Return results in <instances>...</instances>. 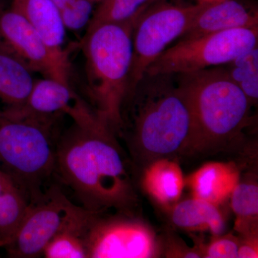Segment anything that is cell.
I'll return each instance as SVG.
<instances>
[{
	"label": "cell",
	"instance_id": "cell-1",
	"mask_svg": "<svg viewBox=\"0 0 258 258\" xmlns=\"http://www.w3.org/2000/svg\"><path fill=\"white\" fill-rule=\"evenodd\" d=\"M137 171L106 125L87 128L75 124L56 146L54 173L88 211L135 214L139 201Z\"/></svg>",
	"mask_w": 258,
	"mask_h": 258
},
{
	"label": "cell",
	"instance_id": "cell-2",
	"mask_svg": "<svg viewBox=\"0 0 258 258\" xmlns=\"http://www.w3.org/2000/svg\"><path fill=\"white\" fill-rule=\"evenodd\" d=\"M120 135L139 174L161 160L186 156L192 117L176 75H144L125 97Z\"/></svg>",
	"mask_w": 258,
	"mask_h": 258
},
{
	"label": "cell",
	"instance_id": "cell-3",
	"mask_svg": "<svg viewBox=\"0 0 258 258\" xmlns=\"http://www.w3.org/2000/svg\"><path fill=\"white\" fill-rule=\"evenodd\" d=\"M189 101L192 129L186 155H211L242 142L252 103L224 66L176 75Z\"/></svg>",
	"mask_w": 258,
	"mask_h": 258
},
{
	"label": "cell",
	"instance_id": "cell-4",
	"mask_svg": "<svg viewBox=\"0 0 258 258\" xmlns=\"http://www.w3.org/2000/svg\"><path fill=\"white\" fill-rule=\"evenodd\" d=\"M137 20L102 24L86 31L82 40L90 106L115 134L119 132L122 124V106L128 93L132 37Z\"/></svg>",
	"mask_w": 258,
	"mask_h": 258
},
{
	"label": "cell",
	"instance_id": "cell-5",
	"mask_svg": "<svg viewBox=\"0 0 258 258\" xmlns=\"http://www.w3.org/2000/svg\"><path fill=\"white\" fill-rule=\"evenodd\" d=\"M52 117L18 108L0 109V171L10 176L31 203L55 172L56 146Z\"/></svg>",
	"mask_w": 258,
	"mask_h": 258
},
{
	"label": "cell",
	"instance_id": "cell-6",
	"mask_svg": "<svg viewBox=\"0 0 258 258\" xmlns=\"http://www.w3.org/2000/svg\"><path fill=\"white\" fill-rule=\"evenodd\" d=\"M258 27L181 39L146 70L147 75H179L224 66L257 46Z\"/></svg>",
	"mask_w": 258,
	"mask_h": 258
},
{
	"label": "cell",
	"instance_id": "cell-7",
	"mask_svg": "<svg viewBox=\"0 0 258 258\" xmlns=\"http://www.w3.org/2000/svg\"><path fill=\"white\" fill-rule=\"evenodd\" d=\"M203 5V3L180 5L162 0L141 15L132 37L133 55L127 95L143 79L149 64L171 42L184 35Z\"/></svg>",
	"mask_w": 258,
	"mask_h": 258
},
{
	"label": "cell",
	"instance_id": "cell-8",
	"mask_svg": "<svg viewBox=\"0 0 258 258\" xmlns=\"http://www.w3.org/2000/svg\"><path fill=\"white\" fill-rule=\"evenodd\" d=\"M88 258L157 257L159 242L152 227L135 214L95 213L86 231Z\"/></svg>",
	"mask_w": 258,
	"mask_h": 258
},
{
	"label": "cell",
	"instance_id": "cell-9",
	"mask_svg": "<svg viewBox=\"0 0 258 258\" xmlns=\"http://www.w3.org/2000/svg\"><path fill=\"white\" fill-rule=\"evenodd\" d=\"M91 211L75 205L57 189H51L30 205L28 213L8 245L10 257L42 255L48 242L68 226L85 218Z\"/></svg>",
	"mask_w": 258,
	"mask_h": 258
},
{
	"label": "cell",
	"instance_id": "cell-10",
	"mask_svg": "<svg viewBox=\"0 0 258 258\" xmlns=\"http://www.w3.org/2000/svg\"><path fill=\"white\" fill-rule=\"evenodd\" d=\"M0 44L44 78L70 84L69 52L53 48L18 12L0 9Z\"/></svg>",
	"mask_w": 258,
	"mask_h": 258
},
{
	"label": "cell",
	"instance_id": "cell-11",
	"mask_svg": "<svg viewBox=\"0 0 258 258\" xmlns=\"http://www.w3.org/2000/svg\"><path fill=\"white\" fill-rule=\"evenodd\" d=\"M17 108L40 116L68 115L74 120L75 124L82 128H98L107 125L98 118L92 107L75 92L71 85L47 78L35 81L26 103Z\"/></svg>",
	"mask_w": 258,
	"mask_h": 258
},
{
	"label": "cell",
	"instance_id": "cell-12",
	"mask_svg": "<svg viewBox=\"0 0 258 258\" xmlns=\"http://www.w3.org/2000/svg\"><path fill=\"white\" fill-rule=\"evenodd\" d=\"M258 27V14L236 0L203 3L181 39H189L215 32Z\"/></svg>",
	"mask_w": 258,
	"mask_h": 258
},
{
	"label": "cell",
	"instance_id": "cell-13",
	"mask_svg": "<svg viewBox=\"0 0 258 258\" xmlns=\"http://www.w3.org/2000/svg\"><path fill=\"white\" fill-rule=\"evenodd\" d=\"M23 60L0 44V101L17 108L26 103L35 80Z\"/></svg>",
	"mask_w": 258,
	"mask_h": 258
},
{
	"label": "cell",
	"instance_id": "cell-14",
	"mask_svg": "<svg viewBox=\"0 0 258 258\" xmlns=\"http://www.w3.org/2000/svg\"><path fill=\"white\" fill-rule=\"evenodd\" d=\"M10 8L21 15L50 47L62 49L66 29L51 0H11Z\"/></svg>",
	"mask_w": 258,
	"mask_h": 258
},
{
	"label": "cell",
	"instance_id": "cell-15",
	"mask_svg": "<svg viewBox=\"0 0 258 258\" xmlns=\"http://www.w3.org/2000/svg\"><path fill=\"white\" fill-rule=\"evenodd\" d=\"M171 220L180 228L208 229L215 236L221 235L225 230V220L218 208L202 199H190L178 204L173 210Z\"/></svg>",
	"mask_w": 258,
	"mask_h": 258
},
{
	"label": "cell",
	"instance_id": "cell-16",
	"mask_svg": "<svg viewBox=\"0 0 258 258\" xmlns=\"http://www.w3.org/2000/svg\"><path fill=\"white\" fill-rule=\"evenodd\" d=\"M95 212L61 230L48 242L42 255L46 258H87L86 231Z\"/></svg>",
	"mask_w": 258,
	"mask_h": 258
},
{
	"label": "cell",
	"instance_id": "cell-17",
	"mask_svg": "<svg viewBox=\"0 0 258 258\" xmlns=\"http://www.w3.org/2000/svg\"><path fill=\"white\" fill-rule=\"evenodd\" d=\"M171 160H161L143 171L144 184L151 194L162 203L174 201L179 197L182 179L179 168Z\"/></svg>",
	"mask_w": 258,
	"mask_h": 258
},
{
	"label": "cell",
	"instance_id": "cell-18",
	"mask_svg": "<svg viewBox=\"0 0 258 258\" xmlns=\"http://www.w3.org/2000/svg\"><path fill=\"white\" fill-rule=\"evenodd\" d=\"M162 0H103L93 12L87 31L105 23H124L137 20L148 8Z\"/></svg>",
	"mask_w": 258,
	"mask_h": 258
},
{
	"label": "cell",
	"instance_id": "cell-19",
	"mask_svg": "<svg viewBox=\"0 0 258 258\" xmlns=\"http://www.w3.org/2000/svg\"><path fill=\"white\" fill-rule=\"evenodd\" d=\"M232 208L237 217L236 227L246 237L255 236L258 215V186L255 181L243 180L233 189Z\"/></svg>",
	"mask_w": 258,
	"mask_h": 258
},
{
	"label": "cell",
	"instance_id": "cell-20",
	"mask_svg": "<svg viewBox=\"0 0 258 258\" xmlns=\"http://www.w3.org/2000/svg\"><path fill=\"white\" fill-rule=\"evenodd\" d=\"M224 67L252 105L255 104L258 99V47L240 54Z\"/></svg>",
	"mask_w": 258,
	"mask_h": 258
},
{
	"label": "cell",
	"instance_id": "cell-21",
	"mask_svg": "<svg viewBox=\"0 0 258 258\" xmlns=\"http://www.w3.org/2000/svg\"><path fill=\"white\" fill-rule=\"evenodd\" d=\"M233 176L228 169L220 164H208L197 172L192 186L197 198L215 203L232 189Z\"/></svg>",
	"mask_w": 258,
	"mask_h": 258
},
{
	"label": "cell",
	"instance_id": "cell-22",
	"mask_svg": "<svg viewBox=\"0 0 258 258\" xmlns=\"http://www.w3.org/2000/svg\"><path fill=\"white\" fill-rule=\"evenodd\" d=\"M19 188L0 193V238L10 243L31 205Z\"/></svg>",
	"mask_w": 258,
	"mask_h": 258
},
{
	"label": "cell",
	"instance_id": "cell-23",
	"mask_svg": "<svg viewBox=\"0 0 258 258\" xmlns=\"http://www.w3.org/2000/svg\"><path fill=\"white\" fill-rule=\"evenodd\" d=\"M93 4L91 0H76L60 12L64 28L78 31L87 26L93 13Z\"/></svg>",
	"mask_w": 258,
	"mask_h": 258
},
{
	"label": "cell",
	"instance_id": "cell-24",
	"mask_svg": "<svg viewBox=\"0 0 258 258\" xmlns=\"http://www.w3.org/2000/svg\"><path fill=\"white\" fill-rule=\"evenodd\" d=\"M238 240L232 237H219L209 245L205 252V257H238Z\"/></svg>",
	"mask_w": 258,
	"mask_h": 258
},
{
	"label": "cell",
	"instance_id": "cell-25",
	"mask_svg": "<svg viewBox=\"0 0 258 258\" xmlns=\"http://www.w3.org/2000/svg\"><path fill=\"white\" fill-rule=\"evenodd\" d=\"M254 236L247 237V240L243 243L239 244V258L257 257V249L255 247Z\"/></svg>",
	"mask_w": 258,
	"mask_h": 258
},
{
	"label": "cell",
	"instance_id": "cell-26",
	"mask_svg": "<svg viewBox=\"0 0 258 258\" xmlns=\"http://www.w3.org/2000/svg\"><path fill=\"white\" fill-rule=\"evenodd\" d=\"M15 188L18 187L15 185L13 179L4 172L0 171V193L15 189Z\"/></svg>",
	"mask_w": 258,
	"mask_h": 258
},
{
	"label": "cell",
	"instance_id": "cell-27",
	"mask_svg": "<svg viewBox=\"0 0 258 258\" xmlns=\"http://www.w3.org/2000/svg\"><path fill=\"white\" fill-rule=\"evenodd\" d=\"M55 5L59 12L62 11L64 8L73 4L76 0H51Z\"/></svg>",
	"mask_w": 258,
	"mask_h": 258
},
{
	"label": "cell",
	"instance_id": "cell-28",
	"mask_svg": "<svg viewBox=\"0 0 258 258\" xmlns=\"http://www.w3.org/2000/svg\"><path fill=\"white\" fill-rule=\"evenodd\" d=\"M6 241L3 240V239L0 238V247H5L7 245Z\"/></svg>",
	"mask_w": 258,
	"mask_h": 258
},
{
	"label": "cell",
	"instance_id": "cell-29",
	"mask_svg": "<svg viewBox=\"0 0 258 258\" xmlns=\"http://www.w3.org/2000/svg\"><path fill=\"white\" fill-rule=\"evenodd\" d=\"M216 1H220V0H200V3H213Z\"/></svg>",
	"mask_w": 258,
	"mask_h": 258
},
{
	"label": "cell",
	"instance_id": "cell-30",
	"mask_svg": "<svg viewBox=\"0 0 258 258\" xmlns=\"http://www.w3.org/2000/svg\"><path fill=\"white\" fill-rule=\"evenodd\" d=\"M91 1L93 2V3H99L103 1V0H91Z\"/></svg>",
	"mask_w": 258,
	"mask_h": 258
},
{
	"label": "cell",
	"instance_id": "cell-31",
	"mask_svg": "<svg viewBox=\"0 0 258 258\" xmlns=\"http://www.w3.org/2000/svg\"><path fill=\"white\" fill-rule=\"evenodd\" d=\"M0 2H1V0H0Z\"/></svg>",
	"mask_w": 258,
	"mask_h": 258
}]
</instances>
